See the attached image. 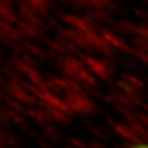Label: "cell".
<instances>
[{
  "mask_svg": "<svg viewBox=\"0 0 148 148\" xmlns=\"http://www.w3.org/2000/svg\"><path fill=\"white\" fill-rule=\"evenodd\" d=\"M123 148H148V142H137V143H132L128 145Z\"/></svg>",
  "mask_w": 148,
  "mask_h": 148,
  "instance_id": "cell-1",
  "label": "cell"
}]
</instances>
